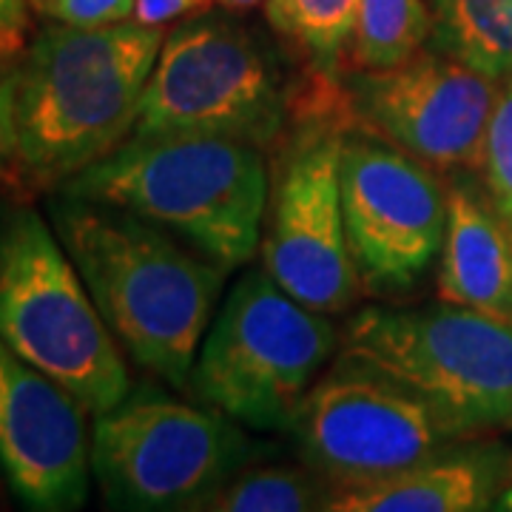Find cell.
<instances>
[{
  "label": "cell",
  "mask_w": 512,
  "mask_h": 512,
  "mask_svg": "<svg viewBox=\"0 0 512 512\" xmlns=\"http://www.w3.org/2000/svg\"><path fill=\"white\" fill-rule=\"evenodd\" d=\"M49 214L120 348L183 390L228 271L123 208L57 194Z\"/></svg>",
  "instance_id": "6da1fadb"
},
{
  "label": "cell",
  "mask_w": 512,
  "mask_h": 512,
  "mask_svg": "<svg viewBox=\"0 0 512 512\" xmlns=\"http://www.w3.org/2000/svg\"><path fill=\"white\" fill-rule=\"evenodd\" d=\"M163 29L137 20L109 26L52 23L15 69L26 191L63 188L120 148L137 126Z\"/></svg>",
  "instance_id": "7a4b0ae2"
},
{
  "label": "cell",
  "mask_w": 512,
  "mask_h": 512,
  "mask_svg": "<svg viewBox=\"0 0 512 512\" xmlns=\"http://www.w3.org/2000/svg\"><path fill=\"white\" fill-rule=\"evenodd\" d=\"M60 194L131 211L234 271L259 248L268 163L262 148L228 137L131 134Z\"/></svg>",
  "instance_id": "3957f363"
},
{
  "label": "cell",
  "mask_w": 512,
  "mask_h": 512,
  "mask_svg": "<svg viewBox=\"0 0 512 512\" xmlns=\"http://www.w3.org/2000/svg\"><path fill=\"white\" fill-rule=\"evenodd\" d=\"M0 339L94 416L131 393L120 342L55 228L29 205L0 222Z\"/></svg>",
  "instance_id": "277c9868"
},
{
  "label": "cell",
  "mask_w": 512,
  "mask_h": 512,
  "mask_svg": "<svg viewBox=\"0 0 512 512\" xmlns=\"http://www.w3.org/2000/svg\"><path fill=\"white\" fill-rule=\"evenodd\" d=\"M339 362L410 387L464 439L512 430V322L433 305L365 308L345 328Z\"/></svg>",
  "instance_id": "5b68a950"
},
{
  "label": "cell",
  "mask_w": 512,
  "mask_h": 512,
  "mask_svg": "<svg viewBox=\"0 0 512 512\" xmlns=\"http://www.w3.org/2000/svg\"><path fill=\"white\" fill-rule=\"evenodd\" d=\"M339 348L328 313L282 291L268 271H248L225 296L191 390L202 404L251 430H291L322 365Z\"/></svg>",
  "instance_id": "8992f818"
},
{
  "label": "cell",
  "mask_w": 512,
  "mask_h": 512,
  "mask_svg": "<svg viewBox=\"0 0 512 512\" xmlns=\"http://www.w3.org/2000/svg\"><path fill=\"white\" fill-rule=\"evenodd\" d=\"M291 86L274 52L228 15L205 12L163 40L131 134H200L262 148L285 143Z\"/></svg>",
  "instance_id": "52a82bcc"
},
{
  "label": "cell",
  "mask_w": 512,
  "mask_h": 512,
  "mask_svg": "<svg viewBox=\"0 0 512 512\" xmlns=\"http://www.w3.org/2000/svg\"><path fill=\"white\" fill-rule=\"evenodd\" d=\"M259 450L231 416L146 387L97 416L92 473L117 510H200Z\"/></svg>",
  "instance_id": "ba28073f"
},
{
  "label": "cell",
  "mask_w": 512,
  "mask_h": 512,
  "mask_svg": "<svg viewBox=\"0 0 512 512\" xmlns=\"http://www.w3.org/2000/svg\"><path fill=\"white\" fill-rule=\"evenodd\" d=\"M342 86L350 131L402 148L439 174L484 168L501 80L424 46L390 69H345Z\"/></svg>",
  "instance_id": "9c48e42d"
},
{
  "label": "cell",
  "mask_w": 512,
  "mask_h": 512,
  "mask_svg": "<svg viewBox=\"0 0 512 512\" xmlns=\"http://www.w3.org/2000/svg\"><path fill=\"white\" fill-rule=\"evenodd\" d=\"M291 433L333 484L396 476L464 441L424 396L348 362L313 384Z\"/></svg>",
  "instance_id": "30bf717a"
},
{
  "label": "cell",
  "mask_w": 512,
  "mask_h": 512,
  "mask_svg": "<svg viewBox=\"0 0 512 512\" xmlns=\"http://www.w3.org/2000/svg\"><path fill=\"white\" fill-rule=\"evenodd\" d=\"M339 185L362 291L402 293L441 254L447 185L427 163L379 137H342Z\"/></svg>",
  "instance_id": "8fae6325"
},
{
  "label": "cell",
  "mask_w": 512,
  "mask_h": 512,
  "mask_svg": "<svg viewBox=\"0 0 512 512\" xmlns=\"http://www.w3.org/2000/svg\"><path fill=\"white\" fill-rule=\"evenodd\" d=\"M342 137L330 128L285 134L282 174L262 239L265 271L276 285L328 316L348 311L362 291L339 185Z\"/></svg>",
  "instance_id": "7c38bea8"
},
{
  "label": "cell",
  "mask_w": 512,
  "mask_h": 512,
  "mask_svg": "<svg viewBox=\"0 0 512 512\" xmlns=\"http://www.w3.org/2000/svg\"><path fill=\"white\" fill-rule=\"evenodd\" d=\"M83 404L0 339V470L23 507L80 510L92 447Z\"/></svg>",
  "instance_id": "4fadbf2b"
},
{
  "label": "cell",
  "mask_w": 512,
  "mask_h": 512,
  "mask_svg": "<svg viewBox=\"0 0 512 512\" xmlns=\"http://www.w3.org/2000/svg\"><path fill=\"white\" fill-rule=\"evenodd\" d=\"M439 299L512 322V231L476 185H447Z\"/></svg>",
  "instance_id": "5bb4252c"
},
{
  "label": "cell",
  "mask_w": 512,
  "mask_h": 512,
  "mask_svg": "<svg viewBox=\"0 0 512 512\" xmlns=\"http://www.w3.org/2000/svg\"><path fill=\"white\" fill-rule=\"evenodd\" d=\"M501 458L484 450H441L396 476L333 484L325 512H473L493 507Z\"/></svg>",
  "instance_id": "9a60e30c"
},
{
  "label": "cell",
  "mask_w": 512,
  "mask_h": 512,
  "mask_svg": "<svg viewBox=\"0 0 512 512\" xmlns=\"http://www.w3.org/2000/svg\"><path fill=\"white\" fill-rule=\"evenodd\" d=\"M430 49L476 72L512 74V0H430Z\"/></svg>",
  "instance_id": "2e32d148"
},
{
  "label": "cell",
  "mask_w": 512,
  "mask_h": 512,
  "mask_svg": "<svg viewBox=\"0 0 512 512\" xmlns=\"http://www.w3.org/2000/svg\"><path fill=\"white\" fill-rule=\"evenodd\" d=\"M359 0H265L276 35L305 57L308 69L342 74L348 69Z\"/></svg>",
  "instance_id": "e0dca14e"
},
{
  "label": "cell",
  "mask_w": 512,
  "mask_h": 512,
  "mask_svg": "<svg viewBox=\"0 0 512 512\" xmlns=\"http://www.w3.org/2000/svg\"><path fill=\"white\" fill-rule=\"evenodd\" d=\"M333 481L316 467L248 464L205 498L208 512H308L328 510Z\"/></svg>",
  "instance_id": "ac0fdd59"
},
{
  "label": "cell",
  "mask_w": 512,
  "mask_h": 512,
  "mask_svg": "<svg viewBox=\"0 0 512 512\" xmlns=\"http://www.w3.org/2000/svg\"><path fill=\"white\" fill-rule=\"evenodd\" d=\"M433 15L424 0H359L348 69H390L430 43Z\"/></svg>",
  "instance_id": "d6986e66"
},
{
  "label": "cell",
  "mask_w": 512,
  "mask_h": 512,
  "mask_svg": "<svg viewBox=\"0 0 512 512\" xmlns=\"http://www.w3.org/2000/svg\"><path fill=\"white\" fill-rule=\"evenodd\" d=\"M481 174L490 200L512 231V74L498 86Z\"/></svg>",
  "instance_id": "ffe728a7"
},
{
  "label": "cell",
  "mask_w": 512,
  "mask_h": 512,
  "mask_svg": "<svg viewBox=\"0 0 512 512\" xmlns=\"http://www.w3.org/2000/svg\"><path fill=\"white\" fill-rule=\"evenodd\" d=\"M15 69L0 74V188L26 191L23 160H20L18 114H15Z\"/></svg>",
  "instance_id": "44dd1931"
},
{
  "label": "cell",
  "mask_w": 512,
  "mask_h": 512,
  "mask_svg": "<svg viewBox=\"0 0 512 512\" xmlns=\"http://www.w3.org/2000/svg\"><path fill=\"white\" fill-rule=\"evenodd\" d=\"M43 18L69 26H109L134 18V0H49Z\"/></svg>",
  "instance_id": "7402d4cb"
},
{
  "label": "cell",
  "mask_w": 512,
  "mask_h": 512,
  "mask_svg": "<svg viewBox=\"0 0 512 512\" xmlns=\"http://www.w3.org/2000/svg\"><path fill=\"white\" fill-rule=\"evenodd\" d=\"M29 0H0V57L18 63L26 52V37L32 29Z\"/></svg>",
  "instance_id": "603a6c76"
},
{
  "label": "cell",
  "mask_w": 512,
  "mask_h": 512,
  "mask_svg": "<svg viewBox=\"0 0 512 512\" xmlns=\"http://www.w3.org/2000/svg\"><path fill=\"white\" fill-rule=\"evenodd\" d=\"M214 0H134V18L143 26H165L174 20L200 18L211 12Z\"/></svg>",
  "instance_id": "cb8c5ba5"
},
{
  "label": "cell",
  "mask_w": 512,
  "mask_h": 512,
  "mask_svg": "<svg viewBox=\"0 0 512 512\" xmlns=\"http://www.w3.org/2000/svg\"><path fill=\"white\" fill-rule=\"evenodd\" d=\"M225 9H234V12H248V9H254L259 3H265V0H220Z\"/></svg>",
  "instance_id": "d4e9b609"
},
{
  "label": "cell",
  "mask_w": 512,
  "mask_h": 512,
  "mask_svg": "<svg viewBox=\"0 0 512 512\" xmlns=\"http://www.w3.org/2000/svg\"><path fill=\"white\" fill-rule=\"evenodd\" d=\"M32 3V9H35L37 15H43L46 12V6H49V0H29Z\"/></svg>",
  "instance_id": "484cf974"
},
{
  "label": "cell",
  "mask_w": 512,
  "mask_h": 512,
  "mask_svg": "<svg viewBox=\"0 0 512 512\" xmlns=\"http://www.w3.org/2000/svg\"><path fill=\"white\" fill-rule=\"evenodd\" d=\"M15 66H18L15 60H3V57H0V74L9 72V69H15Z\"/></svg>",
  "instance_id": "4316f807"
}]
</instances>
